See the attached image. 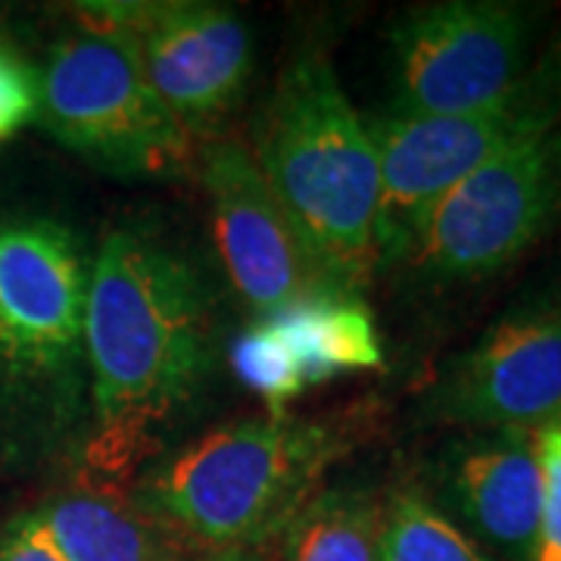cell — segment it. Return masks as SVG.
<instances>
[{
	"label": "cell",
	"mask_w": 561,
	"mask_h": 561,
	"mask_svg": "<svg viewBox=\"0 0 561 561\" xmlns=\"http://www.w3.org/2000/svg\"><path fill=\"white\" fill-rule=\"evenodd\" d=\"M84 346L91 431L81 456L106 483L153 449V434L213 368V312L197 268L144 228L110 231L91 256Z\"/></svg>",
	"instance_id": "6da1fadb"
},
{
	"label": "cell",
	"mask_w": 561,
	"mask_h": 561,
	"mask_svg": "<svg viewBox=\"0 0 561 561\" xmlns=\"http://www.w3.org/2000/svg\"><path fill=\"white\" fill-rule=\"evenodd\" d=\"M91 256L66 221L0 219V440L13 453L84 449Z\"/></svg>",
	"instance_id": "7a4b0ae2"
},
{
	"label": "cell",
	"mask_w": 561,
	"mask_h": 561,
	"mask_svg": "<svg viewBox=\"0 0 561 561\" xmlns=\"http://www.w3.org/2000/svg\"><path fill=\"white\" fill-rule=\"evenodd\" d=\"M256 162L328 287H365L381 262V162L321 54L306 50L280 76Z\"/></svg>",
	"instance_id": "3957f363"
},
{
	"label": "cell",
	"mask_w": 561,
	"mask_h": 561,
	"mask_svg": "<svg viewBox=\"0 0 561 561\" xmlns=\"http://www.w3.org/2000/svg\"><path fill=\"white\" fill-rule=\"evenodd\" d=\"M334 456V431L316 421H231L153 465L135 500L184 546L203 552L262 546L316 496Z\"/></svg>",
	"instance_id": "277c9868"
},
{
	"label": "cell",
	"mask_w": 561,
	"mask_h": 561,
	"mask_svg": "<svg viewBox=\"0 0 561 561\" xmlns=\"http://www.w3.org/2000/svg\"><path fill=\"white\" fill-rule=\"evenodd\" d=\"M38 122L113 175H157L184 157V128L144 76L135 38L91 25L60 41L38 72Z\"/></svg>",
	"instance_id": "5b68a950"
},
{
	"label": "cell",
	"mask_w": 561,
	"mask_h": 561,
	"mask_svg": "<svg viewBox=\"0 0 561 561\" xmlns=\"http://www.w3.org/2000/svg\"><path fill=\"white\" fill-rule=\"evenodd\" d=\"M561 94L518 81L502 101L461 116H393L368 125L381 162V260L412 247L421 219L465 175L518 140L559 125Z\"/></svg>",
	"instance_id": "8992f818"
},
{
	"label": "cell",
	"mask_w": 561,
	"mask_h": 561,
	"mask_svg": "<svg viewBox=\"0 0 561 561\" xmlns=\"http://www.w3.org/2000/svg\"><path fill=\"white\" fill-rule=\"evenodd\" d=\"M561 213V125L478 165L443 194L412 238V260L437 278H478L518 260Z\"/></svg>",
	"instance_id": "52a82bcc"
},
{
	"label": "cell",
	"mask_w": 561,
	"mask_h": 561,
	"mask_svg": "<svg viewBox=\"0 0 561 561\" xmlns=\"http://www.w3.org/2000/svg\"><path fill=\"white\" fill-rule=\"evenodd\" d=\"M530 25L515 3L449 0L409 10L393 35V116H461L522 81Z\"/></svg>",
	"instance_id": "ba28073f"
},
{
	"label": "cell",
	"mask_w": 561,
	"mask_h": 561,
	"mask_svg": "<svg viewBox=\"0 0 561 561\" xmlns=\"http://www.w3.org/2000/svg\"><path fill=\"white\" fill-rule=\"evenodd\" d=\"M98 10L84 20L135 38L144 76L184 131L219 119L243 94L250 35L231 10L213 3H106Z\"/></svg>",
	"instance_id": "9c48e42d"
},
{
	"label": "cell",
	"mask_w": 561,
	"mask_h": 561,
	"mask_svg": "<svg viewBox=\"0 0 561 561\" xmlns=\"http://www.w3.org/2000/svg\"><path fill=\"white\" fill-rule=\"evenodd\" d=\"M203 184L225 272L260 319L334 294L247 147L216 144L203 160Z\"/></svg>",
	"instance_id": "30bf717a"
},
{
	"label": "cell",
	"mask_w": 561,
	"mask_h": 561,
	"mask_svg": "<svg viewBox=\"0 0 561 561\" xmlns=\"http://www.w3.org/2000/svg\"><path fill=\"white\" fill-rule=\"evenodd\" d=\"M434 415L505 431L561 424V312L493 328L443 378Z\"/></svg>",
	"instance_id": "8fae6325"
},
{
	"label": "cell",
	"mask_w": 561,
	"mask_h": 561,
	"mask_svg": "<svg viewBox=\"0 0 561 561\" xmlns=\"http://www.w3.org/2000/svg\"><path fill=\"white\" fill-rule=\"evenodd\" d=\"M449 490L474 530L515 559H534L540 534V465L534 431L461 453Z\"/></svg>",
	"instance_id": "7c38bea8"
},
{
	"label": "cell",
	"mask_w": 561,
	"mask_h": 561,
	"mask_svg": "<svg viewBox=\"0 0 561 561\" xmlns=\"http://www.w3.org/2000/svg\"><path fill=\"white\" fill-rule=\"evenodd\" d=\"M66 561H181L184 542L135 493L79 483L32 512Z\"/></svg>",
	"instance_id": "4fadbf2b"
},
{
	"label": "cell",
	"mask_w": 561,
	"mask_h": 561,
	"mask_svg": "<svg viewBox=\"0 0 561 561\" xmlns=\"http://www.w3.org/2000/svg\"><path fill=\"white\" fill-rule=\"evenodd\" d=\"M300 362L306 387L343 371L381 368L383 353L371 316L350 297H312L272 316Z\"/></svg>",
	"instance_id": "5bb4252c"
},
{
	"label": "cell",
	"mask_w": 561,
	"mask_h": 561,
	"mask_svg": "<svg viewBox=\"0 0 561 561\" xmlns=\"http://www.w3.org/2000/svg\"><path fill=\"white\" fill-rule=\"evenodd\" d=\"M383 508L365 490H328L284 530V561H381Z\"/></svg>",
	"instance_id": "9a60e30c"
},
{
	"label": "cell",
	"mask_w": 561,
	"mask_h": 561,
	"mask_svg": "<svg viewBox=\"0 0 561 561\" xmlns=\"http://www.w3.org/2000/svg\"><path fill=\"white\" fill-rule=\"evenodd\" d=\"M381 561H486L456 524L412 493L383 508Z\"/></svg>",
	"instance_id": "2e32d148"
},
{
	"label": "cell",
	"mask_w": 561,
	"mask_h": 561,
	"mask_svg": "<svg viewBox=\"0 0 561 561\" xmlns=\"http://www.w3.org/2000/svg\"><path fill=\"white\" fill-rule=\"evenodd\" d=\"M231 365L253 393H260L272 415H284V405L306 390L300 362L287 337L272 319H262L231 346Z\"/></svg>",
	"instance_id": "e0dca14e"
},
{
	"label": "cell",
	"mask_w": 561,
	"mask_h": 561,
	"mask_svg": "<svg viewBox=\"0 0 561 561\" xmlns=\"http://www.w3.org/2000/svg\"><path fill=\"white\" fill-rule=\"evenodd\" d=\"M540 465V534L530 561H561V424L534 431Z\"/></svg>",
	"instance_id": "ac0fdd59"
},
{
	"label": "cell",
	"mask_w": 561,
	"mask_h": 561,
	"mask_svg": "<svg viewBox=\"0 0 561 561\" xmlns=\"http://www.w3.org/2000/svg\"><path fill=\"white\" fill-rule=\"evenodd\" d=\"M38 119V72L0 41V144Z\"/></svg>",
	"instance_id": "d6986e66"
},
{
	"label": "cell",
	"mask_w": 561,
	"mask_h": 561,
	"mask_svg": "<svg viewBox=\"0 0 561 561\" xmlns=\"http://www.w3.org/2000/svg\"><path fill=\"white\" fill-rule=\"evenodd\" d=\"M0 561H66L57 546L44 534V527L32 512L7 524L0 534Z\"/></svg>",
	"instance_id": "ffe728a7"
},
{
	"label": "cell",
	"mask_w": 561,
	"mask_h": 561,
	"mask_svg": "<svg viewBox=\"0 0 561 561\" xmlns=\"http://www.w3.org/2000/svg\"><path fill=\"white\" fill-rule=\"evenodd\" d=\"M201 561H268L262 556L260 546H234V549H219V552H206Z\"/></svg>",
	"instance_id": "44dd1931"
}]
</instances>
